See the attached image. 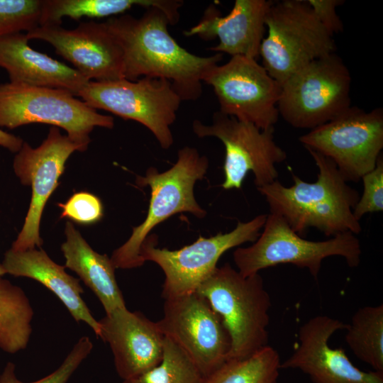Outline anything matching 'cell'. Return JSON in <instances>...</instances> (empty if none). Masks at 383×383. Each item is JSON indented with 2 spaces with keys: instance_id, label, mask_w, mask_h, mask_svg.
<instances>
[{
  "instance_id": "cell-1",
  "label": "cell",
  "mask_w": 383,
  "mask_h": 383,
  "mask_svg": "<svg viewBox=\"0 0 383 383\" xmlns=\"http://www.w3.org/2000/svg\"><path fill=\"white\" fill-rule=\"evenodd\" d=\"M104 23L123 50L124 78L166 79L182 101L201 96L204 77L223 58L221 53L198 56L180 46L168 31L167 16L157 7L146 9L140 18L123 14Z\"/></svg>"
},
{
  "instance_id": "cell-2",
  "label": "cell",
  "mask_w": 383,
  "mask_h": 383,
  "mask_svg": "<svg viewBox=\"0 0 383 383\" xmlns=\"http://www.w3.org/2000/svg\"><path fill=\"white\" fill-rule=\"evenodd\" d=\"M306 150L318 169L316 181L307 182L292 173L294 184L290 187L277 179L257 187L270 213L282 218L301 236L311 227L331 237L345 232L360 233L361 225L353 213L359 192L348 184L332 160Z\"/></svg>"
},
{
  "instance_id": "cell-3",
  "label": "cell",
  "mask_w": 383,
  "mask_h": 383,
  "mask_svg": "<svg viewBox=\"0 0 383 383\" xmlns=\"http://www.w3.org/2000/svg\"><path fill=\"white\" fill-rule=\"evenodd\" d=\"M220 316L231 340L229 359H243L269 345L270 295L259 273L243 276L226 263L196 291Z\"/></svg>"
},
{
  "instance_id": "cell-4",
  "label": "cell",
  "mask_w": 383,
  "mask_h": 383,
  "mask_svg": "<svg viewBox=\"0 0 383 383\" xmlns=\"http://www.w3.org/2000/svg\"><path fill=\"white\" fill-rule=\"evenodd\" d=\"M208 167L207 157L186 146L178 151L176 163L167 171L159 172L151 167L145 176L137 177L138 186L150 187L148 210L144 221L133 227L128 240L113 252L111 260L116 269L142 266L145 262L140 255L141 245L155 226L172 216L189 212L203 218L206 215L195 199L194 187L204 178Z\"/></svg>"
},
{
  "instance_id": "cell-5",
  "label": "cell",
  "mask_w": 383,
  "mask_h": 383,
  "mask_svg": "<svg viewBox=\"0 0 383 383\" xmlns=\"http://www.w3.org/2000/svg\"><path fill=\"white\" fill-rule=\"evenodd\" d=\"M361 252L360 240L351 232L326 240H309L294 232L282 218L270 213L257 239L248 247L238 248L233 256L238 272L243 276L278 265L292 264L308 269L317 279L325 258L340 256L349 267H356Z\"/></svg>"
},
{
  "instance_id": "cell-6",
  "label": "cell",
  "mask_w": 383,
  "mask_h": 383,
  "mask_svg": "<svg viewBox=\"0 0 383 383\" xmlns=\"http://www.w3.org/2000/svg\"><path fill=\"white\" fill-rule=\"evenodd\" d=\"M267 35L260 57L280 85L294 72L336 50L333 36L321 24L306 0L272 4L265 20Z\"/></svg>"
},
{
  "instance_id": "cell-7",
  "label": "cell",
  "mask_w": 383,
  "mask_h": 383,
  "mask_svg": "<svg viewBox=\"0 0 383 383\" xmlns=\"http://www.w3.org/2000/svg\"><path fill=\"white\" fill-rule=\"evenodd\" d=\"M46 123L66 131L86 150L98 126L111 129L114 119L101 114L67 90L6 82L0 84V127Z\"/></svg>"
},
{
  "instance_id": "cell-8",
  "label": "cell",
  "mask_w": 383,
  "mask_h": 383,
  "mask_svg": "<svg viewBox=\"0 0 383 383\" xmlns=\"http://www.w3.org/2000/svg\"><path fill=\"white\" fill-rule=\"evenodd\" d=\"M351 82L349 70L335 52L314 60L281 84L279 114L296 128L320 126L352 106Z\"/></svg>"
},
{
  "instance_id": "cell-9",
  "label": "cell",
  "mask_w": 383,
  "mask_h": 383,
  "mask_svg": "<svg viewBox=\"0 0 383 383\" xmlns=\"http://www.w3.org/2000/svg\"><path fill=\"white\" fill-rule=\"evenodd\" d=\"M89 106L135 121L150 130L163 149L174 139L170 129L182 99L172 83L144 77L136 81H89L77 95Z\"/></svg>"
},
{
  "instance_id": "cell-10",
  "label": "cell",
  "mask_w": 383,
  "mask_h": 383,
  "mask_svg": "<svg viewBox=\"0 0 383 383\" xmlns=\"http://www.w3.org/2000/svg\"><path fill=\"white\" fill-rule=\"evenodd\" d=\"M267 214H260L248 222H238L226 233L199 238L190 245L170 250L157 248V237L148 235L141 245L140 255L144 262L152 261L165 274L162 296L165 299L195 292L217 267L227 250L247 242L254 243L260 234Z\"/></svg>"
},
{
  "instance_id": "cell-11",
  "label": "cell",
  "mask_w": 383,
  "mask_h": 383,
  "mask_svg": "<svg viewBox=\"0 0 383 383\" xmlns=\"http://www.w3.org/2000/svg\"><path fill=\"white\" fill-rule=\"evenodd\" d=\"M305 147L332 160L348 182L372 170L383 148V110L350 106L334 119L299 138Z\"/></svg>"
},
{
  "instance_id": "cell-12",
  "label": "cell",
  "mask_w": 383,
  "mask_h": 383,
  "mask_svg": "<svg viewBox=\"0 0 383 383\" xmlns=\"http://www.w3.org/2000/svg\"><path fill=\"white\" fill-rule=\"evenodd\" d=\"M192 130L199 138L216 137L225 147L223 163L225 189H240L249 172L254 174L256 187L277 180L275 165L287 158L286 152L274 140V128L260 129L255 125L214 112L212 123L199 120L192 123Z\"/></svg>"
},
{
  "instance_id": "cell-13",
  "label": "cell",
  "mask_w": 383,
  "mask_h": 383,
  "mask_svg": "<svg viewBox=\"0 0 383 383\" xmlns=\"http://www.w3.org/2000/svg\"><path fill=\"white\" fill-rule=\"evenodd\" d=\"M203 82L212 87L222 113L262 130L277 122L281 85L257 60L231 57L211 69Z\"/></svg>"
},
{
  "instance_id": "cell-14",
  "label": "cell",
  "mask_w": 383,
  "mask_h": 383,
  "mask_svg": "<svg viewBox=\"0 0 383 383\" xmlns=\"http://www.w3.org/2000/svg\"><path fill=\"white\" fill-rule=\"evenodd\" d=\"M164 335L174 342L208 376L228 357L231 340L220 316L196 292L165 299L157 321Z\"/></svg>"
},
{
  "instance_id": "cell-15",
  "label": "cell",
  "mask_w": 383,
  "mask_h": 383,
  "mask_svg": "<svg viewBox=\"0 0 383 383\" xmlns=\"http://www.w3.org/2000/svg\"><path fill=\"white\" fill-rule=\"evenodd\" d=\"M85 150L55 126L50 128L47 138L36 148L23 142L13 167L21 182L31 187L32 194L25 222L12 250L24 251L41 246L40 224L45 204L59 185L67 159L75 151Z\"/></svg>"
},
{
  "instance_id": "cell-16",
  "label": "cell",
  "mask_w": 383,
  "mask_h": 383,
  "mask_svg": "<svg viewBox=\"0 0 383 383\" xmlns=\"http://www.w3.org/2000/svg\"><path fill=\"white\" fill-rule=\"evenodd\" d=\"M52 45L55 52L72 64L89 81L124 78L123 50L104 23L81 22L73 29L46 24L26 33Z\"/></svg>"
},
{
  "instance_id": "cell-17",
  "label": "cell",
  "mask_w": 383,
  "mask_h": 383,
  "mask_svg": "<svg viewBox=\"0 0 383 383\" xmlns=\"http://www.w3.org/2000/svg\"><path fill=\"white\" fill-rule=\"evenodd\" d=\"M347 323L326 315L311 318L299 328L297 346L281 369H296L313 383H383V373L363 371L350 360L342 348H333L331 337Z\"/></svg>"
},
{
  "instance_id": "cell-18",
  "label": "cell",
  "mask_w": 383,
  "mask_h": 383,
  "mask_svg": "<svg viewBox=\"0 0 383 383\" xmlns=\"http://www.w3.org/2000/svg\"><path fill=\"white\" fill-rule=\"evenodd\" d=\"M99 336L109 343L118 376L128 379L157 366L163 355L165 335L157 322L126 307L99 321Z\"/></svg>"
},
{
  "instance_id": "cell-19",
  "label": "cell",
  "mask_w": 383,
  "mask_h": 383,
  "mask_svg": "<svg viewBox=\"0 0 383 383\" xmlns=\"http://www.w3.org/2000/svg\"><path fill=\"white\" fill-rule=\"evenodd\" d=\"M274 1L235 0L228 14L221 16L213 5L204 11L197 24L184 30L186 37L199 36L205 40L218 38L219 43L209 50L231 57L245 56L257 60L266 31L265 20Z\"/></svg>"
},
{
  "instance_id": "cell-20",
  "label": "cell",
  "mask_w": 383,
  "mask_h": 383,
  "mask_svg": "<svg viewBox=\"0 0 383 383\" xmlns=\"http://www.w3.org/2000/svg\"><path fill=\"white\" fill-rule=\"evenodd\" d=\"M28 40L23 33L0 38V67L9 82L65 89L77 96L89 81L74 67L33 50Z\"/></svg>"
},
{
  "instance_id": "cell-21",
  "label": "cell",
  "mask_w": 383,
  "mask_h": 383,
  "mask_svg": "<svg viewBox=\"0 0 383 383\" xmlns=\"http://www.w3.org/2000/svg\"><path fill=\"white\" fill-rule=\"evenodd\" d=\"M2 265L6 273L30 278L46 287L61 300L77 323L84 322L99 336L100 324L81 296L84 291L79 280L67 274L65 266L55 263L43 250L15 251L11 248L5 253Z\"/></svg>"
},
{
  "instance_id": "cell-22",
  "label": "cell",
  "mask_w": 383,
  "mask_h": 383,
  "mask_svg": "<svg viewBox=\"0 0 383 383\" xmlns=\"http://www.w3.org/2000/svg\"><path fill=\"white\" fill-rule=\"evenodd\" d=\"M65 233L66 240L61 246L65 267L74 271L94 293L106 314L126 307L111 258L94 251L70 221L66 223Z\"/></svg>"
},
{
  "instance_id": "cell-23",
  "label": "cell",
  "mask_w": 383,
  "mask_h": 383,
  "mask_svg": "<svg viewBox=\"0 0 383 383\" xmlns=\"http://www.w3.org/2000/svg\"><path fill=\"white\" fill-rule=\"evenodd\" d=\"M183 1L179 0H42L40 26L61 25L63 17L79 20L116 16L135 6L145 9L157 7L167 16L171 25L179 18V9Z\"/></svg>"
},
{
  "instance_id": "cell-24",
  "label": "cell",
  "mask_w": 383,
  "mask_h": 383,
  "mask_svg": "<svg viewBox=\"0 0 383 383\" xmlns=\"http://www.w3.org/2000/svg\"><path fill=\"white\" fill-rule=\"evenodd\" d=\"M33 310L25 292L0 277V349L13 354L26 348Z\"/></svg>"
},
{
  "instance_id": "cell-25",
  "label": "cell",
  "mask_w": 383,
  "mask_h": 383,
  "mask_svg": "<svg viewBox=\"0 0 383 383\" xmlns=\"http://www.w3.org/2000/svg\"><path fill=\"white\" fill-rule=\"evenodd\" d=\"M345 330V342L354 355L383 373V305L360 307Z\"/></svg>"
},
{
  "instance_id": "cell-26",
  "label": "cell",
  "mask_w": 383,
  "mask_h": 383,
  "mask_svg": "<svg viewBox=\"0 0 383 383\" xmlns=\"http://www.w3.org/2000/svg\"><path fill=\"white\" fill-rule=\"evenodd\" d=\"M280 364L278 351L267 345L246 358L227 360L202 383H277Z\"/></svg>"
},
{
  "instance_id": "cell-27",
  "label": "cell",
  "mask_w": 383,
  "mask_h": 383,
  "mask_svg": "<svg viewBox=\"0 0 383 383\" xmlns=\"http://www.w3.org/2000/svg\"><path fill=\"white\" fill-rule=\"evenodd\" d=\"M204 376L174 342L165 336L162 359L151 370L123 383H202Z\"/></svg>"
},
{
  "instance_id": "cell-28",
  "label": "cell",
  "mask_w": 383,
  "mask_h": 383,
  "mask_svg": "<svg viewBox=\"0 0 383 383\" xmlns=\"http://www.w3.org/2000/svg\"><path fill=\"white\" fill-rule=\"evenodd\" d=\"M42 0H0V38L40 26Z\"/></svg>"
},
{
  "instance_id": "cell-29",
  "label": "cell",
  "mask_w": 383,
  "mask_h": 383,
  "mask_svg": "<svg viewBox=\"0 0 383 383\" xmlns=\"http://www.w3.org/2000/svg\"><path fill=\"white\" fill-rule=\"evenodd\" d=\"M92 349L93 343L89 337L80 338L56 370L39 380L29 383H67ZM15 370L13 362H7L0 375V383H25L18 379Z\"/></svg>"
},
{
  "instance_id": "cell-30",
  "label": "cell",
  "mask_w": 383,
  "mask_h": 383,
  "mask_svg": "<svg viewBox=\"0 0 383 383\" xmlns=\"http://www.w3.org/2000/svg\"><path fill=\"white\" fill-rule=\"evenodd\" d=\"M361 179L363 183L362 195L353 210L356 220L359 221L366 213L383 210V157L381 155L376 167L365 174Z\"/></svg>"
},
{
  "instance_id": "cell-31",
  "label": "cell",
  "mask_w": 383,
  "mask_h": 383,
  "mask_svg": "<svg viewBox=\"0 0 383 383\" xmlns=\"http://www.w3.org/2000/svg\"><path fill=\"white\" fill-rule=\"evenodd\" d=\"M57 205L62 209L61 218H68L80 224L95 223L103 216L101 200L87 192H76L65 203Z\"/></svg>"
},
{
  "instance_id": "cell-32",
  "label": "cell",
  "mask_w": 383,
  "mask_h": 383,
  "mask_svg": "<svg viewBox=\"0 0 383 383\" xmlns=\"http://www.w3.org/2000/svg\"><path fill=\"white\" fill-rule=\"evenodd\" d=\"M315 16L332 36L343 30L342 21L336 12L337 6L343 4L342 0H306Z\"/></svg>"
},
{
  "instance_id": "cell-33",
  "label": "cell",
  "mask_w": 383,
  "mask_h": 383,
  "mask_svg": "<svg viewBox=\"0 0 383 383\" xmlns=\"http://www.w3.org/2000/svg\"><path fill=\"white\" fill-rule=\"evenodd\" d=\"M23 140L18 136L9 133L0 128V146L11 152H18L22 147Z\"/></svg>"
},
{
  "instance_id": "cell-34",
  "label": "cell",
  "mask_w": 383,
  "mask_h": 383,
  "mask_svg": "<svg viewBox=\"0 0 383 383\" xmlns=\"http://www.w3.org/2000/svg\"><path fill=\"white\" fill-rule=\"evenodd\" d=\"M6 274V271L2 265V264H0V277Z\"/></svg>"
}]
</instances>
